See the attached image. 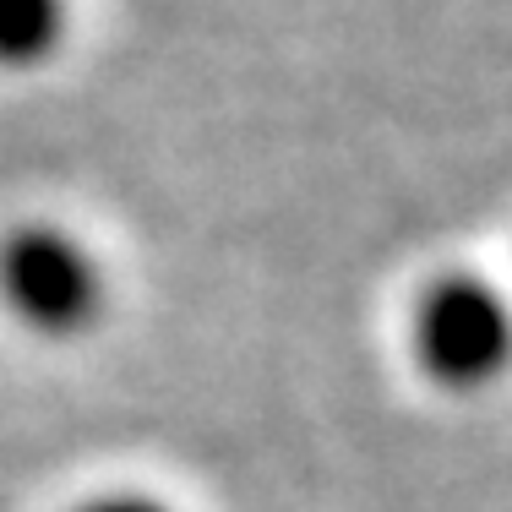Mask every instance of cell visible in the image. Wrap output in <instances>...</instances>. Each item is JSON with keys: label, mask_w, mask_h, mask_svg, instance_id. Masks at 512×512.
I'll list each match as a JSON object with an SVG mask.
<instances>
[{"label": "cell", "mask_w": 512, "mask_h": 512, "mask_svg": "<svg viewBox=\"0 0 512 512\" xmlns=\"http://www.w3.org/2000/svg\"><path fill=\"white\" fill-rule=\"evenodd\" d=\"M507 344H512L507 300L480 273L431 278L409 311L414 365L436 387H453V393H474V387L496 382L507 365Z\"/></svg>", "instance_id": "7a4b0ae2"}, {"label": "cell", "mask_w": 512, "mask_h": 512, "mask_svg": "<svg viewBox=\"0 0 512 512\" xmlns=\"http://www.w3.org/2000/svg\"><path fill=\"white\" fill-rule=\"evenodd\" d=\"M66 33V0H0V66H39Z\"/></svg>", "instance_id": "3957f363"}, {"label": "cell", "mask_w": 512, "mask_h": 512, "mask_svg": "<svg viewBox=\"0 0 512 512\" xmlns=\"http://www.w3.org/2000/svg\"><path fill=\"white\" fill-rule=\"evenodd\" d=\"M71 512H175L164 496H148V491H104V496H88L82 507Z\"/></svg>", "instance_id": "277c9868"}, {"label": "cell", "mask_w": 512, "mask_h": 512, "mask_svg": "<svg viewBox=\"0 0 512 512\" xmlns=\"http://www.w3.org/2000/svg\"><path fill=\"white\" fill-rule=\"evenodd\" d=\"M0 306L22 322V333L71 344L99 327L109 278L71 229L22 224L0 240Z\"/></svg>", "instance_id": "6da1fadb"}]
</instances>
